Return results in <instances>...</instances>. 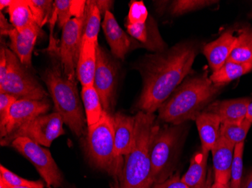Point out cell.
<instances>
[{
  "instance_id": "14",
  "label": "cell",
  "mask_w": 252,
  "mask_h": 188,
  "mask_svg": "<svg viewBox=\"0 0 252 188\" xmlns=\"http://www.w3.org/2000/svg\"><path fill=\"white\" fill-rule=\"evenodd\" d=\"M101 27L113 56L124 60L134 45L132 39L122 29L110 11H107L104 15Z\"/></svg>"
},
{
  "instance_id": "42",
  "label": "cell",
  "mask_w": 252,
  "mask_h": 188,
  "mask_svg": "<svg viewBox=\"0 0 252 188\" xmlns=\"http://www.w3.org/2000/svg\"><path fill=\"white\" fill-rule=\"evenodd\" d=\"M211 188H230V184H220L215 182Z\"/></svg>"
},
{
  "instance_id": "32",
  "label": "cell",
  "mask_w": 252,
  "mask_h": 188,
  "mask_svg": "<svg viewBox=\"0 0 252 188\" xmlns=\"http://www.w3.org/2000/svg\"><path fill=\"white\" fill-rule=\"evenodd\" d=\"M245 142L237 144L235 146L234 157L232 165L231 177H230V188H241L243 172V153Z\"/></svg>"
},
{
  "instance_id": "17",
  "label": "cell",
  "mask_w": 252,
  "mask_h": 188,
  "mask_svg": "<svg viewBox=\"0 0 252 188\" xmlns=\"http://www.w3.org/2000/svg\"><path fill=\"white\" fill-rule=\"evenodd\" d=\"M236 42L237 36L231 31H226L219 39L203 47L202 53L207 58L213 73L218 71L227 62Z\"/></svg>"
},
{
  "instance_id": "26",
  "label": "cell",
  "mask_w": 252,
  "mask_h": 188,
  "mask_svg": "<svg viewBox=\"0 0 252 188\" xmlns=\"http://www.w3.org/2000/svg\"><path fill=\"white\" fill-rule=\"evenodd\" d=\"M252 71V63H237L227 61L218 71L212 73L211 81L215 85L223 86L232 81Z\"/></svg>"
},
{
  "instance_id": "5",
  "label": "cell",
  "mask_w": 252,
  "mask_h": 188,
  "mask_svg": "<svg viewBox=\"0 0 252 188\" xmlns=\"http://www.w3.org/2000/svg\"><path fill=\"white\" fill-rule=\"evenodd\" d=\"M113 116L104 111L96 124L88 127L86 151L95 167L120 179L124 160L116 155Z\"/></svg>"
},
{
  "instance_id": "30",
  "label": "cell",
  "mask_w": 252,
  "mask_h": 188,
  "mask_svg": "<svg viewBox=\"0 0 252 188\" xmlns=\"http://www.w3.org/2000/svg\"><path fill=\"white\" fill-rule=\"evenodd\" d=\"M52 0H28L34 21L40 28L43 27L52 18L54 10Z\"/></svg>"
},
{
  "instance_id": "10",
  "label": "cell",
  "mask_w": 252,
  "mask_h": 188,
  "mask_svg": "<svg viewBox=\"0 0 252 188\" xmlns=\"http://www.w3.org/2000/svg\"><path fill=\"white\" fill-rule=\"evenodd\" d=\"M118 64L100 45L97 49V66L94 87L100 99L103 110L112 114L116 105Z\"/></svg>"
},
{
  "instance_id": "12",
  "label": "cell",
  "mask_w": 252,
  "mask_h": 188,
  "mask_svg": "<svg viewBox=\"0 0 252 188\" xmlns=\"http://www.w3.org/2000/svg\"><path fill=\"white\" fill-rule=\"evenodd\" d=\"M49 100H18L10 110L8 124L1 139L8 136L31 120L45 114L50 109Z\"/></svg>"
},
{
  "instance_id": "2",
  "label": "cell",
  "mask_w": 252,
  "mask_h": 188,
  "mask_svg": "<svg viewBox=\"0 0 252 188\" xmlns=\"http://www.w3.org/2000/svg\"><path fill=\"white\" fill-rule=\"evenodd\" d=\"M221 88L212 83L207 73L189 78L158 108V119L174 126L189 120L195 121Z\"/></svg>"
},
{
  "instance_id": "24",
  "label": "cell",
  "mask_w": 252,
  "mask_h": 188,
  "mask_svg": "<svg viewBox=\"0 0 252 188\" xmlns=\"http://www.w3.org/2000/svg\"><path fill=\"white\" fill-rule=\"evenodd\" d=\"M10 22L18 31L38 26L34 21L28 0H13L8 8Z\"/></svg>"
},
{
  "instance_id": "37",
  "label": "cell",
  "mask_w": 252,
  "mask_h": 188,
  "mask_svg": "<svg viewBox=\"0 0 252 188\" xmlns=\"http://www.w3.org/2000/svg\"><path fill=\"white\" fill-rule=\"evenodd\" d=\"M15 29L11 22L8 21L2 11L0 13V32L1 36H8V33Z\"/></svg>"
},
{
  "instance_id": "34",
  "label": "cell",
  "mask_w": 252,
  "mask_h": 188,
  "mask_svg": "<svg viewBox=\"0 0 252 188\" xmlns=\"http://www.w3.org/2000/svg\"><path fill=\"white\" fill-rule=\"evenodd\" d=\"M149 17L148 11L143 1H131L126 24L134 25L146 23Z\"/></svg>"
},
{
  "instance_id": "23",
  "label": "cell",
  "mask_w": 252,
  "mask_h": 188,
  "mask_svg": "<svg viewBox=\"0 0 252 188\" xmlns=\"http://www.w3.org/2000/svg\"><path fill=\"white\" fill-rule=\"evenodd\" d=\"M101 13L96 5L95 0L86 1L83 17V37L82 39L97 42L100 25H101Z\"/></svg>"
},
{
  "instance_id": "7",
  "label": "cell",
  "mask_w": 252,
  "mask_h": 188,
  "mask_svg": "<svg viewBox=\"0 0 252 188\" xmlns=\"http://www.w3.org/2000/svg\"><path fill=\"white\" fill-rule=\"evenodd\" d=\"M5 53L7 71L0 79V92L8 93L18 100H47L49 94L46 90L7 45Z\"/></svg>"
},
{
  "instance_id": "40",
  "label": "cell",
  "mask_w": 252,
  "mask_h": 188,
  "mask_svg": "<svg viewBox=\"0 0 252 188\" xmlns=\"http://www.w3.org/2000/svg\"><path fill=\"white\" fill-rule=\"evenodd\" d=\"M12 2H13V0H1L0 1V10H1V11L4 8H8L11 5Z\"/></svg>"
},
{
  "instance_id": "4",
  "label": "cell",
  "mask_w": 252,
  "mask_h": 188,
  "mask_svg": "<svg viewBox=\"0 0 252 188\" xmlns=\"http://www.w3.org/2000/svg\"><path fill=\"white\" fill-rule=\"evenodd\" d=\"M52 56L53 62L42 74V80L47 86L56 112L62 115L65 124L75 135L81 136L85 133L87 121L83 114L76 81L68 79L63 71L59 55Z\"/></svg>"
},
{
  "instance_id": "13",
  "label": "cell",
  "mask_w": 252,
  "mask_h": 188,
  "mask_svg": "<svg viewBox=\"0 0 252 188\" xmlns=\"http://www.w3.org/2000/svg\"><path fill=\"white\" fill-rule=\"evenodd\" d=\"M41 33L42 28L39 26L32 27L22 31L17 30L15 28L8 33L10 39L8 48L28 69L32 66V51Z\"/></svg>"
},
{
  "instance_id": "15",
  "label": "cell",
  "mask_w": 252,
  "mask_h": 188,
  "mask_svg": "<svg viewBox=\"0 0 252 188\" xmlns=\"http://www.w3.org/2000/svg\"><path fill=\"white\" fill-rule=\"evenodd\" d=\"M235 146L236 145L220 135L211 151L213 159L215 182L220 184L230 182Z\"/></svg>"
},
{
  "instance_id": "22",
  "label": "cell",
  "mask_w": 252,
  "mask_h": 188,
  "mask_svg": "<svg viewBox=\"0 0 252 188\" xmlns=\"http://www.w3.org/2000/svg\"><path fill=\"white\" fill-rule=\"evenodd\" d=\"M209 152L201 149L194 154L190 160L188 172L183 175L181 180L189 188H202L205 183L207 162Z\"/></svg>"
},
{
  "instance_id": "33",
  "label": "cell",
  "mask_w": 252,
  "mask_h": 188,
  "mask_svg": "<svg viewBox=\"0 0 252 188\" xmlns=\"http://www.w3.org/2000/svg\"><path fill=\"white\" fill-rule=\"evenodd\" d=\"M0 181L11 186L29 187L32 188H44V184L41 181H30L20 177L16 174L4 167L0 166Z\"/></svg>"
},
{
  "instance_id": "3",
  "label": "cell",
  "mask_w": 252,
  "mask_h": 188,
  "mask_svg": "<svg viewBox=\"0 0 252 188\" xmlns=\"http://www.w3.org/2000/svg\"><path fill=\"white\" fill-rule=\"evenodd\" d=\"M155 124L154 114L139 111L136 114L134 142L126 156L119 188H152L150 148Z\"/></svg>"
},
{
  "instance_id": "43",
  "label": "cell",
  "mask_w": 252,
  "mask_h": 188,
  "mask_svg": "<svg viewBox=\"0 0 252 188\" xmlns=\"http://www.w3.org/2000/svg\"><path fill=\"white\" fill-rule=\"evenodd\" d=\"M248 121L252 123V101L249 105V108H248L247 115L246 117Z\"/></svg>"
},
{
  "instance_id": "16",
  "label": "cell",
  "mask_w": 252,
  "mask_h": 188,
  "mask_svg": "<svg viewBox=\"0 0 252 188\" xmlns=\"http://www.w3.org/2000/svg\"><path fill=\"white\" fill-rule=\"evenodd\" d=\"M126 27L131 38L139 42L141 47L156 53L166 50V44L160 36L157 23L152 17H149L146 23L126 24Z\"/></svg>"
},
{
  "instance_id": "9",
  "label": "cell",
  "mask_w": 252,
  "mask_h": 188,
  "mask_svg": "<svg viewBox=\"0 0 252 188\" xmlns=\"http://www.w3.org/2000/svg\"><path fill=\"white\" fill-rule=\"evenodd\" d=\"M10 146L15 148L36 167L49 186H62L63 177L60 169L47 148L26 137L16 138Z\"/></svg>"
},
{
  "instance_id": "38",
  "label": "cell",
  "mask_w": 252,
  "mask_h": 188,
  "mask_svg": "<svg viewBox=\"0 0 252 188\" xmlns=\"http://www.w3.org/2000/svg\"><path fill=\"white\" fill-rule=\"evenodd\" d=\"M95 2L100 10L101 15H104V16L107 11H111V10L113 9V4H114L113 1H106V0H101V1L96 0Z\"/></svg>"
},
{
  "instance_id": "35",
  "label": "cell",
  "mask_w": 252,
  "mask_h": 188,
  "mask_svg": "<svg viewBox=\"0 0 252 188\" xmlns=\"http://www.w3.org/2000/svg\"><path fill=\"white\" fill-rule=\"evenodd\" d=\"M18 100L16 97L9 95L8 93L0 92V134L5 132V127L8 124L10 110L12 105Z\"/></svg>"
},
{
  "instance_id": "11",
  "label": "cell",
  "mask_w": 252,
  "mask_h": 188,
  "mask_svg": "<svg viewBox=\"0 0 252 188\" xmlns=\"http://www.w3.org/2000/svg\"><path fill=\"white\" fill-rule=\"evenodd\" d=\"M83 16L72 18L62 29L59 59L68 79L76 81V66L83 37Z\"/></svg>"
},
{
  "instance_id": "18",
  "label": "cell",
  "mask_w": 252,
  "mask_h": 188,
  "mask_svg": "<svg viewBox=\"0 0 252 188\" xmlns=\"http://www.w3.org/2000/svg\"><path fill=\"white\" fill-rule=\"evenodd\" d=\"M252 101L250 98L215 101L210 103L204 111L219 116L221 124L242 122L246 119Z\"/></svg>"
},
{
  "instance_id": "25",
  "label": "cell",
  "mask_w": 252,
  "mask_h": 188,
  "mask_svg": "<svg viewBox=\"0 0 252 188\" xmlns=\"http://www.w3.org/2000/svg\"><path fill=\"white\" fill-rule=\"evenodd\" d=\"M86 1L81 0H56L54 2V10L57 15V23L60 29H63L68 21L73 18L84 15Z\"/></svg>"
},
{
  "instance_id": "20",
  "label": "cell",
  "mask_w": 252,
  "mask_h": 188,
  "mask_svg": "<svg viewBox=\"0 0 252 188\" xmlns=\"http://www.w3.org/2000/svg\"><path fill=\"white\" fill-rule=\"evenodd\" d=\"M98 45L92 41L82 39L76 66V77L81 83L82 87L94 86Z\"/></svg>"
},
{
  "instance_id": "39",
  "label": "cell",
  "mask_w": 252,
  "mask_h": 188,
  "mask_svg": "<svg viewBox=\"0 0 252 188\" xmlns=\"http://www.w3.org/2000/svg\"><path fill=\"white\" fill-rule=\"evenodd\" d=\"M241 188H252V169L243 178Z\"/></svg>"
},
{
  "instance_id": "29",
  "label": "cell",
  "mask_w": 252,
  "mask_h": 188,
  "mask_svg": "<svg viewBox=\"0 0 252 188\" xmlns=\"http://www.w3.org/2000/svg\"><path fill=\"white\" fill-rule=\"evenodd\" d=\"M252 125V123L248 121L246 118L242 122L221 124L220 135L236 145L245 142V139Z\"/></svg>"
},
{
  "instance_id": "1",
  "label": "cell",
  "mask_w": 252,
  "mask_h": 188,
  "mask_svg": "<svg viewBox=\"0 0 252 188\" xmlns=\"http://www.w3.org/2000/svg\"><path fill=\"white\" fill-rule=\"evenodd\" d=\"M199 53L196 44H177L162 52L147 54L136 63L143 79V89L137 107L143 112L154 114L191 73Z\"/></svg>"
},
{
  "instance_id": "41",
  "label": "cell",
  "mask_w": 252,
  "mask_h": 188,
  "mask_svg": "<svg viewBox=\"0 0 252 188\" xmlns=\"http://www.w3.org/2000/svg\"><path fill=\"white\" fill-rule=\"evenodd\" d=\"M0 188H32L29 187H19V186H11V185H7L2 181H0Z\"/></svg>"
},
{
  "instance_id": "21",
  "label": "cell",
  "mask_w": 252,
  "mask_h": 188,
  "mask_svg": "<svg viewBox=\"0 0 252 188\" xmlns=\"http://www.w3.org/2000/svg\"><path fill=\"white\" fill-rule=\"evenodd\" d=\"M196 126L200 137L202 148L210 152L220 136L221 122L219 116L203 111L197 116Z\"/></svg>"
},
{
  "instance_id": "44",
  "label": "cell",
  "mask_w": 252,
  "mask_h": 188,
  "mask_svg": "<svg viewBox=\"0 0 252 188\" xmlns=\"http://www.w3.org/2000/svg\"><path fill=\"white\" fill-rule=\"evenodd\" d=\"M250 17H252V14H251V15H250Z\"/></svg>"
},
{
  "instance_id": "31",
  "label": "cell",
  "mask_w": 252,
  "mask_h": 188,
  "mask_svg": "<svg viewBox=\"0 0 252 188\" xmlns=\"http://www.w3.org/2000/svg\"><path fill=\"white\" fill-rule=\"evenodd\" d=\"M210 0H175L169 6V12L173 16H180L190 11L202 9L216 3Z\"/></svg>"
},
{
  "instance_id": "19",
  "label": "cell",
  "mask_w": 252,
  "mask_h": 188,
  "mask_svg": "<svg viewBox=\"0 0 252 188\" xmlns=\"http://www.w3.org/2000/svg\"><path fill=\"white\" fill-rule=\"evenodd\" d=\"M113 130L116 155L123 158L132 148L135 132V116L130 117L121 112L113 114Z\"/></svg>"
},
{
  "instance_id": "6",
  "label": "cell",
  "mask_w": 252,
  "mask_h": 188,
  "mask_svg": "<svg viewBox=\"0 0 252 188\" xmlns=\"http://www.w3.org/2000/svg\"><path fill=\"white\" fill-rule=\"evenodd\" d=\"M181 125L160 127L156 123L151 135L150 157L154 184L162 183L172 176L181 146Z\"/></svg>"
},
{
  "instance_id": "27",
  "label": "cell",
  "mask_w": 252,
  "mask_h": 188,
  "mask_svg": "<svg viewBox=\"0 0 252 188\" xmlns=\"http://www.w3.org/2000/svg\"><path fill=\"white\" fill-rule=\"evenodd\" d=\"M227 61L237 63H252V28L245 27L237 36L234 49Z\"/></svg>"
},
{
  "instance_id": "28",
  "label": "cell",
  "mask_w": 252,
  "mask_h": 188,
  "mask_svg": "<svg viewBox=\"0 0 252 188\" xmlns=\"http://www.w3.org/2000/svg\"><path fill=\"white\" fill-rule=\"evenodd\" d=\"M81 97L86 111V121L89 127L96 124L100 120L104 110L102 108L100 97L94 86L83 87Z\"/></svg>"
},
{
  "instance_id": "8",
  "label": "cell",
  "mask_w": 252,
  "mask_h": 188,
  "mask_svg": "<svg viewBox=\"0 0 252 188\" xmlns=\"http://www.w3.org/2000/svg\"><path fill=\"white\" fill-rule=\"evenodd\" d=\"M63 117L59 113L42 114L21 126L15 132L1 139L2 146H9L14 140L26 137L45 147H50L56 138L65 134Z\"/></svg>"
},
{
  "instance_id": "36",
  "label": "cell",
  "mask_w": 252,
  "mask_h": 188,
  "mask_svg": "<svg viewBox=\"0 0 252 188\" xmlns=\"http://www.w3.org/2000/svg\"><path fill=\"white\" fill-rule=\"evenodd\" d=\"M152 188H189L181 180L179 175H172L162 183L154 184Z\"/></svg>"
}]
</instances>
